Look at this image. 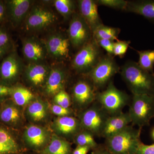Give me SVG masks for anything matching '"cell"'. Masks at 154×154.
Returning a JSON list of instances; mask_svg holds the SVG:
<instances>
[{"instance_id":"obj_6","label":"cell","mask_w":154,"mask_h":154,"mask_svg":"<svg viewBox=\"0 0 154 154\" xmlns=\"http://www.w3.org/2000/svg\"><path fill=\"white\" fill-rule=\"evenodd\" d=\"M120 68L113 56H103L96 66L87 74L96 90L108 85L111 79L120 71Z\"/></svg>"},{"instance_id":"obj_7","label":"cell","mask_w":154,"mask_h":154,"mask_svg":"<svg viewBox=\"0 0 154 154\" xmlns=\"http://www.w3.org/2000/svg\"><path fill=\"white\" fill-rule=\"evenodd\" d=\"M57 19L54 12L48 6L33 4L23 23L25 30L38 32L54 25Z\"/></svg>"},{"instance_id":"obj_16","label":"cell","mask_w":154,"mask_h":154,"mask_svg":"<svg viewBox=\"0 0 154 154\" xmlns=\"http://www.w3.org/2000/svg\"><path fill=\"white\" fill-rule=\"evenodd\" d=\"M92 83L80 80L74 86L72 97L74 102L79 107H88L96 100V94Z\"/></svg>"},{"instance_id":"obj_20","label":"cell","mask_w":154,"mask_h":154,"mask_svg":"<svg viewBox=\"0 0 154 154\" xmlns=\"http://www.w3.org/2000/svg\"><path fill=\"white\" fill-rule=\"evenodd\" d=\"M131 123L128 112L110 116L104 127L101 136L105 139L111 137L124 129Z\"/></svg>"},{"instance_id":"obj_32","label":"cell","mask_w":154,"mask_h":154,"mask_svg":"<svg viewBox=\"0 0 154 154\" xmlns=\"http://www.w3.org/2000/svg\"><path fill=\"white\" fill-rule=\"evenodd\" d=\"M54 101L56 105L65 108H69L71 105L70 97L64 90L60 91L54 96Z\"/></svg>"},{"instance_id":"obj_1","label":"cell","mask_w":154,"mask_h":154,"mask_svg":"<svg viewBox=\"0 0 154 154\" xmlns=\"http://www.w3.org/2000/svg\"><path fill=\"white\" fill-rule=\"evenodd\" d=\"M120 73L133 95L154 96V74L142 68L137 63L127 62L122 67Z\"/></svg>"},{"instance_id":"obj_19","label":"cell","mask_w":154,"mask_h":154,"mask_svg":"<svg viewBox=\"0 0 154 154\" xmlns=\"http://www.w3.org/2000/svg\"><path fill=\"white\" fill-rule=\"evenodd\" d=\"M52 126L58 134L68 137H74L82 128L79 120L72 116L58 117L54 120Z\"/></svg>"},{"instance_id":"obj_14","label":"cell","mask_w":154,"mask_h":154,"mask_svg":"<svg viewBox=\"0 0 154 154\" xmlns=\"http://www.w3.org/2000/svg\"><path fill=\"white\" fill-rule=\"evenodd\" d=\"M51 66L45 61L28 63L23 71L26 82L34 88L44 87L50 71Z\"/></svg>"},{"instance_id":"obj_38","label":"cell","mask_w":154,"mask_h":154,"mask_svg":"<svg viewBox=\"0 0 154 154\" xmlns=\"http://www.w3.org/2000/svg\"><path fill=\"white\" fill-rule=\"evenodd\" d=\"M136 154H154V143L151 145L142 143Z\"/></svg>"},{"instance_id":"obj_41","label":"cell","mask_w":154,"mask_h":154,"mask_svg":"<svg viewBox=\"0 0 154 154\" xmlns=\"http://www.w3.org/2000/svg\"><path fill=\"white\" fill-rule=\"evenodd\" d=\"M6 9L5 5L2 1H0V23H1L5 17Z\"/></svg>"},{"instance_id":"obj_28","label":"cell","mask_w":154,"mask_h":154,"mask_svg":"<svg viewBox=\"0 0 154 154\" xmlns=\"http://www.w3.org/2000/svg\"><path fill=\"white\" fill-rule=\"evenodd\" d=\"M56 10L63 17L65 20L71 19L75 13L76 5L72 0H55L53 2Z\"/></svg>"},{"instance_id":"obj_31","label":"cell","mask_w":154,"mask_h":154,"mask_svg":"<svg viewBox=\"0 0 154 154\" xmlns=\"http://www.w3.org/2000/svg\"><path fill=\"white\" fill-rule=\"evenodd\" d=\"M98 5L105 6L111 8L125 11L128 1L125 0H97Z\"/></svg>"},{"instance_id":"obj_35","label":"cell","mask_w":154,"mask_h":154,"mask_svg":"<svg viewBox=\"0 0 154 154\" xmlns=\"http://www.w3.org/2000/svg\"><path fill=\"white\" fill-rule=\"evenodd\" d=\"M95 40L100 47L102 48L107 51V54L113 55V47L115 42L114 41L108 39H103Z\"/></svg>"},{"instance_id":"obj_42","label":"cell","mask_w":154,"mask_h":154,"mask_svg":"<svg viewBox=\"0 0 154 154\" xmlns=\"http://www.w3.org/2000/svg\"><path fill=\"white\" fill-rule=\"evenodd\" d=\"M11 46L0 48V60L9 52H11Z\"/></svg>"},{"instance_id":"obj_21","label":"cell","mask_w":154,"mask_h":154,"mask_svg":"<svg viewBox=\"0 0 154 154\" xmlns=\"http://www.w3.org/2000/svg\"><path fill=\"white\" fill-rule=\"evenodd\" d=\"M125 11L138 14L154 22V1H128Z\"/></svg>"},{"instance_id":"obj_33","label":"cell","mask_w":154,"mask_h":154,"mask_svg":"<svg viewBox=\"0 0 154 154\" xmlns=\"http://www.w3.org/2000/svg\"><path fill=\"white\" fill-rule=\"evenodd\" d=\"M130 44V41H116L114 42L113 55L119 57H123L126 54Z\"/></svg>"},{"instance_id":"obj_15","label":"cell","mask_w":154,"mask_h":154,"mask_svg":"<svg viewBox=\"0 0 154 154\" xmlns=\"http://www.w3.org/2000/svg\"><path fill=\"white\" fill-rule=\"evenodd\" d=\"M33 4L30 0L7 1L6 12L13 27L17 28L24 22Z\"/></svg>"},{"instance_id":"obj_24","label":"cell","mask_w":154,"mask_h":154,"mask_svg":"<svg viewBox=\"0 0 154 154\" xmlns=\"http://www.w3.org/2000/svg\"><path fill=\"white\" fill-rule=\"evenodd\" d=\"M11 97L15 105L25 106L34 99V95L28 88L21 85L13 86Z\"/></svg>"},{"instance_id":"obj_5","label":"cell","mask_w":154,"mask_h":154,"mask_svg":"<svg viewBox=\"0 0 154 154\" xmlns=\"http://www.w3.org/2000/svg\"><path fill=\"white\" fill-rule=\"evenodd\" d=\"M79 50L72 60V67L79 73L88 74L103 57L101 48L93 38Z\"/></svg>"},{"instance_id":"obj_34","label":"cell","mask_w":154,"mask_h":154,"mask_svg":"<svg viewBox=\"0 0 154 154\" xmlns=\"http://www.w3.org/2000/svg\"><path fill=\"white\" fill-rule=\"evenodd\" d=\"M51 112L54 115L58 116L59 117L65 116H71L73 111L70 108H65L57 105H53L51 106Z\"/></svg>"},{"instance_id":"obj_30","label":"cell","mask_w":154,"mask_h":154,"mask_svg":"<svg viewBox=\"0 0 154 154\" xmlns=\"http://www.w3.org/2000/svg\"><path fill=\"white\" fill-rule=\"evenodd\" d=\"M74 139L77 146L90 147L92 150L99 146L95 140L94 135L84 130L78 133L74 137Z\"/></svg>"},{"instance_id":"obj_26","label":"cell","mask_w":154,"mask_h":154,"mask_svg":"<svg viewBox=\"0 0 154 154\" xmlns=\"http://www.w3.org/2000/svg\"><path fill=\"white\" fill-rule=\"evenodd\" d=\"M14 103H7L0 110V121L9 125L17 124L21 119L19 108Z\"/></svg>"},{"instance_id":"obj_11","label":"cell","mask_w":154,"mask_h":154,"mask_svg":"<svg viewBox=\"0 0 154 154\" xmlns=\"http://www.w3.org/2000/svg\"><path fill=\"white\" fill-rule=\"evenodd\" d=\"M25 67L17 51H12L0 63V82L12 86L23 73Z\"/></svg>"},{"instance_id":"obj_23","label":"cell","mask_w":154,"mask_h":154,"mask_svg":"<svg viewBox=\"0 0 154 154\" xmlns=\"http://www.w3.org/2000/svg\"><path fill=\"white\" fill-rule=\"evenodd\" d=\"M19 150V145L13 135L0 127V154H16Z\"/></svg>"},{"instance_id":"obj_40","label":"cell","mask_w":154,"mask_h":154,"mask_svg":"<svg viewBox=\"0 0 154 154\" xmlns=\"http://www.w3.org/2000/svg\"><path fill=\"white\" fill-rule=\"evenodd\" d=\"M92 150L91 154H113L105 147V145H99L98 147Z\"/></svg>"},{"instance_id":"obj_10","label":"cell","mask_w":154,"mask_h":154,"mask_svg":"<svg viewBox=\"0 0 154 154\" xmlns=\"http://www.w3.org/2000/svg\"><path fill=\"white\" fill-rule=\"evenodd\" d=\"M67 35L71 45L75 49H80L93 38V33L88 23L76 12L71 18Z\"/></svg>"},{"instance_id":"obj_13","label":"cell","mask_w":154,"mask_h":154,"mask_svg":"<svg viewBox=\"0 0 154 154\" xmlns=\"http://www.w3.org/2000/svg\"><path fill=\"white\" fill-rule=\"evenodd\" d=\"M22 51L28 63L45 62L48 56L44 42L34 36L23 38Z\"/></svg>"},{"instance_id":"obj_3","label":"cell","mask_w":154,"mask_h":154,"mask_svg":"<svg viewBox=\"0 0 154 154\" xmlns=\"http://www.w3.org/2000/svg\"><path fill=\"white\" fill-rule=\"evenodd\" d=\"M96 100L110 116L122 113V110L130 101L125 92L117 89L111 81L107 88L96 94Z\"/></svg>"},{"instance_id":"obj_36","label":"cell","mask_w":154,"mask_h":154,"mask_svg":"<svg viewBox=\"0 0 154 154\" xmlns=\"http://www.w3.org/2000/svg\"><path fill=\"white\" fill-rule=\"evenodd\" d=\"M11 46V38L5 29L0 28V48Z\"/></svg>"},{"instance_id":"obj_2","label":"cell","mask_w":154,"mask_h":154,"mask_svg":"<svg viewBox=\"0 0 154 154\" xmlns=\"http://www.w3.org/2000/svg\"><path fill=\"white\" fill-rule=\"evenodd\" d=\"M141 129L128 125L120 132L105 139V146L113 154H136L143 143Z\"/></svg>"},{"instance_id":"obj_29","label":"cell","mask_w":154,"mask_h":154,"mask_svg":"<svg viewBox=\"0 0 154 154\" xmlns=\"http://www.w3.org/2000/svg\"><path fill=\"white\" fill-rule=\"evenodd\" d=\"M139 55L137 63L143 69L154 74V49L137 51Z\"/></svg>"},{"instance_id":"obj_39","label":"cell","mask_w":154,"mask_h":154,"mask_svg":"<svg viewBox=\"0 0 154 154\" xmlns=\"http://www.w3.org/2000/svg\"><path fill=\"white\" fill-rule=\"evenodd\" d=\"M92 150L90 147L77 146L75 149L73 151L72 154H88V152Z\"/></svg>"},{"instance_id":"obj_8","label":"cell","mask_w":154,"mask_h":154,"mask_svg":"<svg viewBox=\"0 0 154 154\" xmlns=\"http://www.w3.org/2000/svg\"><path fill=\"white\" fill-rule=\"evenodd\" d=\"M109 117L110 116L97 102L83 111L79 120L83 130L91 132L94 136H101Z\"/></svg>"},{"instance_id":"obj_25","label":"cell","mask_w":154,"mask_h":154,"mask_svg":"<svg viewBox=\"0 0 154 154\" xmlns=\"http://www.w3.org/2000/svg\"><path fill=\"white\" fill-rule=\"evenodd\" d=\"M47 107L44 102L39 99L32 101L28 105L27 114L30 120L38 122L44 120L47 116Z\"/></svg>"},{"instance_id":"obj_27","label":"cell","mask_w":154,"mask_h":154,"mask_svg":"<svg viewBox=\"0 0 154 154\" xmlns=\"http://www.w3.org/2000/svg\"><path fill=\"white\" fill-rule=\"evenodd\" d=\"M120 32L119 28L109 27L103 24L93 32V38L96 40L103 39L118 41Z\"/></svg>"},{"instance_id":"obj_17","label":"cell","mask_w":154,"mask_h":154,"mask_svg":"<svg viewBox=\"0 0 154 154\" xmlns=\"http://www.w3.org/2000/svg\"><path fill=\"white\" fill-rule=\"evenodd\" d=\"M24 139L27 145L34 149H44L49 142L48 131L42 127L30 125L25 130Z\"/></svg>"},{"instance_id":"obj_22","label":"cell","mask_w":154,"mask_h":154,"mask_svg":"<svg viewBox=\"0 0 154 154\" xmlns=\"http://www.w3.org/2000/svg\"><path fill=\"white\" fill-rule=\"evenodd\" d=\"M51 139L42 154H72L71 146L68 141L55 134L52 135Z\"/></svg>"},{"instance_id":"obj_4","label":"cell","mask_w":154,"mask_h":154,"mask_svg":"<svg viewBox=\"0 0 154 154\" xmlns=\"http://www.w3.org/2000/svg\"><path fill=\"white\" fill-rule=\"evenodd\" d=\"M128 113L133 125L140 128L148 125L154 117V96L133 95Z\"/></svg>"},{"instance_id":"obj_9","label":"cell","mask_w":154,"mask_h":154,"mask_svg":"<svg viewBox=\"0 0 154 154\" xmlns=\"http://www.w3.org/2000/svg\"><path fill=\"white\" fill-rule=\"evenodd\" d=\"M42 40L45 44L48 55L59 63L69 59L71 45L68 35L55 31L48 34Z\"/></svg>"},{"instance_id":"obj_43","label":"cell","mask_w":154,"mask_h":154,"mask_svg":"<svg viewBox=\"0 0 154 154\" xmlns=\"http://www.w3.org/2000/svg\"><path fill=\"white\" fill-rule=\"evenodd\" d=\"M151 137L152 139L154 141V128H153L151 131Z\"/></svg>"},{"instance_id":"obj_12","label":"cell","mask_w":154,"mask_h":154,"mask_svg":"<svg viewBox=\"0 0 154 154\" xmlns=\"http://www.w3.org/2000/svg\"><path fill=\"white\" fill-rule=\"evenodd\" d=\"M68 74L66 67L61 63L51 66L49 75L43 88L45 94L48 96H54L64 90Z\"/></svg>"},{"instance_id":"obj_18","label":"cell","mask_w":154,"mask_h":154,"mask_svg":"<svg viewBox=\"0 0 154 154\" xmlns=\"http://www.w3.org/2000/svg\"><path fill=\"white\" fill-rule=\"evenodd\" d=\"M79 14L85 20L92 33L103 23L98 11V5L96 1L79 0L77 2Z\"/></svg>"},{"instance_id":"obj_37","label":"cell","mask_w":154,"mask_h":154,"mask_svg":"<svg viewBox=\"0 0 154 154\" xmlns=\"http://www.w3.org/2000/svg\"><path fill=\"white\" fill-rule=\"evenodd\" d=\"M12 88L13 86L0 82V101H2L7 97L11 96Z\"/></svg>"}]
</instances>
